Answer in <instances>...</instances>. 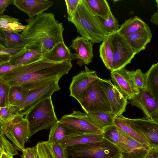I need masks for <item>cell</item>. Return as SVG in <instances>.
I'll return each mask as SVG.
<instances>
[{
	"label": "cell",
	"instance_id": "obj_1",
	"mask_svg": "<svg viewBox=\"0 0 158 158\" xmlns=\"http://www.w3.org/2000/svg\"><path fill=\"white\" fill-rule=\"evenodd\" d=\"M72 67L71 61L55 62L44 57L34 62L19 66L0 75L10 86L21 85L29 91L52 80H60Z\"/></svg>",
	"mask_w": 158,
	"mask_h": 158
},
{
	"label": "cell",
	"instance_id": "obj_2",
	"mask_svg": "<svg viewBox=\"0 0 158 158\" xmlns=\"http://www.w3.org/2000/svg\"><path fill=\"white\" fill-rule=\"evenodd\" d=\"M26 21L27 28L20 34L28 42L40 44L44 54L57 44L64 42L63 24L56 19L53 14L43 12Z\"/></svg>",
	"mask_w": 158,
	"mask_h": 158
},
{
	"label": "cell",
	"instance_id": "obj_3",
	"mask_svg": "<svg viewBox=\"0 0 158 158\" xmlns=\"http://www.w3.org/2000/svg\"><path fill=\"white\" fill-rule=\"evenodd\" d=\"M67 19L74 25L81 36L93 44L102 42L110 35L103 28L98 16L84 0H81L73 16Z\"/></svg>",
	"mask_w": 158,
	"mask_h": 158
},
{
	"label": "cell",
	"instance_id": "obj_4",
	"mask_svg": "<svg viewBox=\"0 0 158 158\" xmlns=\"http://www.w3.org/2000/svg\"><path fill=\"white\" fill-rule=\"evenodd\" d=\"M25 118L28 123L30 137L42 130L50 128L59 121L51 97L33 107L26 114Z\"/></svg>",
	"mask_w": 158,
	"mask_h": 158
},
{
	"label": "cell",
	"instance_id": "obj_5",
	"mask_svg": "<svg viewBox=\"0 0 158 158\" xmlns=\"http://www.w3.org/2000/svg\"><path fill=\"white\" fill-rule=\"evenodd\" d=\"M66 149L71 158H101L121 154L118 147L104 138L98 141L68 146Z\"/></svg>",
	"mask_w": 158,
	"mask_h": 158
},
{
	"label": "cell",
	"instance_id": "obj_6",
	"mask_svg": "<svg viewBox=\"0 0 158 158\" xmlns=\"http://www.w3.org/2000/svg\"><path fill=\"white\" fill-rule=\"evenodd\" d=\"M100 80L95 81L90 84L84 96L78 102L86 113L111 112Z\"/></svg>",
	"mask_w": 158,
	"mask_h": 158
},
{
	"label": "cell",
	"instance_id": "obj_7",
	"mask_svg": "<svg viewBox=\"0 0 158 158\" xmlns=\"http://www.w3.org/2000/svg\"><path fill=\"white\" fill-rule=\"evenodd\" d=\"M114 48L112 68L113 71L125 67L136 54L125 38L118 32L109 35Z\"/></svg>",
	"mask_w": 158,
	"mask_h": 158
},
{
	"label": "cell",
	"instance_id": "obj_8",
	"mask_svg": "<svg viewBox=\"0 0 158 158\" xmlns=\"http://www.w3.org/2000/svg\"><path fill=\"white\" fill-rule=\"evenodd\" d=\"M59 81L58 79L54 80L29 90L24 103L19 108V114L23 116L25 115L36 105L51 97L54 92L60 90L58 84Z\"/></svg>",
	"mask_w": 158,
	"mask_h": 158
},
{
	"label": "cell",
	"instance_id": "obj_9",
	"mask_svg": "<svg viewBox=\"0 0 158 158\" xmlns=\"http://www.w3.org/2000/svg\"><path fill=\"white\" fill-rule=\"evenodd\" d=\"M59 121L79 134L103 133V131L93 123L86 113L79 110L73 111L70 114L63 116Z\"/></svg>",
	"mask_w": 158,
	"mask_h": 158
},
{
	"label": "cell",
	"instance_id": "obj_10",
	"mask_svg": "<svg viewBox=\"0 0 158 158\" xmlns=\"http://www.w3.org/2000/svg\"><path fill=\"white\" fill-rule=\"evenodd\" d=\"M5 135L17 150L23 152L25 142L30 138L28 123L25 117L19 115L8 128Z\"/></svg>",
	"mask_w": 158,
	"mask_h": 158
},
{
	"label": "cell",
	"instance_id": "obj_11",
	"mask_svg": "<svg viewBox=\"0 0 158 158\" xmlns=\"http://www.w3.org/2000/svg\"><path fill=\"white\" fill-rule=\"evenodd\" d=\"M101 79L96 71L90 70L85 65L84 70L73 77L69 88V96L78 102L84 96L90 84Z\"/></svg>",
	"mask_w": 158,
	"mask_h": 158
},
{
	"label": "cell",
	"instance_id": "obj_12",
	"mask_svg": "<svg viewBox=\"0 0 158 158\" xmlns=\"http://www.w3.org/2000/svg\"><path fill=\"white\" fill-rule=\"evenodd\" d=\"M132 72V70H128L124 68L110 72L113 85L129 100L139 92L133 80Z\"/></svg>",
	"mask_w": 158,
	"mask_h": 158
},
{
	"label": "cell",
	"instance_id": "obj_13",
	"mask_svg": "<svg viewBox=\"0 0 158 158\" xmlns=\"http://www.w3.org/2000/svg\"><path fill=\"white\" fill-rule=\"evenodd\" d=\"M100 81L110 105L111 112L116 116L122 114L126 111L128 99L113 85L110 80L101 79Z\"/></svg>",
	"mask_w": 158,
	"mask_h": 158
},
{
	"label": "cell",
	"instance_id": "obj_14",
	"mask_svg": "<svg viewBox=\"0 0 158 158\" xmlns=\"http://www.w3.org/2000/svg\"><path fill=\"white\" fill-rule=\"evenodd\" d=\"M44 54L43 48L40 44L29 42L19 52L11 56L8 63L17 66L25 65L41 59Z\"/></svg>",
	"mask_w": 158,
	"mask_h": 158
},
{
	"label": "cell",
	"instance_id": "obj_15",
	"mask_svg": "<svg viewBox=\"0 0 158 158\" xmlns=\"http://www.w3.org/2000/svg\"><path fill=\"white\" fill-rule=\"evenodd\" d=\"M93 45V44L88 40L81 36H77L72 40L70 46L75 51L72 53L73 60H76L77 64L80 66L91 62L94 57Z\"/></svg>",
	"mask_w": 158,
	"mask_h": 158
},
{
	"label": "cell",
	"instance_id": "obj_16",
	"mask_svg": "<svg viewBox=\"0 0 158 158\" xmlns=\"http://www.w3.org/2000/svg\"><path fill=\"white\" fill-rule=\"evenodd\" d=\"M130 100L131 105L139 108L146 118L153 119L158 109V102L149 92L140 90Z\"/></svg>",
	"mask_w": 158,
	"mask_h": 158
},
{
	"label": "cell",
	"instance_id": "obj_17",
	"mask_svg": "<svg viewBox=\"0 0 158 158\" xmlns=\"http://www.w3.org/2000/svg\"><path fill=\"white\" fill-rule=\"evenodd\" d=\"M138 131L147 140L151 148H158V121L146 117L132 119Z\"/></svg>",
	"mask_w": 158,
	"mask_h": 158
},
{
	"label": "cell",
	"instance_id": "obj_18",
	"mask_svg": "<svg viewBox=\"0 0 158 158\" xmlns=\"http://www.w3.org/2000/svg\"><path fill=\"white\" fill-rule=\"evenodd\" d=\"M54 3L53 2L47 0H14L13 2L19 10L27 14L29 18L44 12Z\"/></svg>",
	"mask_w": 158,
	"mask_h": 158
},
{
	"label": "cell",
	"instance_id": "obj_19",
	"mask_svg": "<svg viewBox=\"0 0 158 158\" xmlns=\"http://www.w3.org/2000/svg\"><path fill=\"white\" fill-rule=\"evenodd\" d=\"M152 37L151 29L147 25L125 37L136 54L146 48L147 44L151 41Z\"/></svg>",
	"mask_w": 158,
	"mask_h": 158
},
{
	"label": "cell",
	"instance_id": "obj_20",
	"mask_svg": "<svg viewBox=\"0 0 158 158\" xmlns=\"http://www.w3.org/2000/svg\"><path fill=\"white\" fill-rule=\"evenodd\" d=\"M102 134L104 138L118 147L121 153L126 152L130 136L114 124L104 128Z\"/></svg>",
	"mask_w": 158,
	"mask_h": 158
},
{
	"label": "cell",
	"instance_id": "obj_21",
	"mask_svg": "<svg viewBox=\"0 0 158 158\" xmlns=\"http://www.w3.org/2000/svg\"><path fill=\"white\" fill-rule=\"evenodd\" d=\"M114 124L132 139L149 146L147 140L135 127L131 118H127L123 114L118 115L115 119Z\"/></svg>",
	"mask_w": 158,
	"mask_h": 158
},
{
	"label": "cell",
	"instance_id": "obj_22",
	"mask_svg": "<svg viewBox=\"0 0 158 158\" xmlns=\"http://www.w3.org/2000/svg\"><path fill=\"white\" fill-rule=\"evenodd\" d=\"M28 42L20 34L8 32L0 30V48L23 49Z\"/></svg>",
	"mask_w": 158,
	"mask_h": 158
},
{
	"label": "cell",
	"instance_id": "obj_23",
	"mask_svg": "<svg viewBox=\"0 0 158 158\" xmlns=\"http://www.w3.org/2000/svg\"><path fill=\"white\" fill-rule=\"evenodd\" d=\"M59 120L50 128L48 142L50 143H60L67 139L80 134Z\"/></svg>",
	"mask_w": 158,
	"mask_h": 158
},
{
	"label": "cell",
	"instance_id": "obj_24",
	"mask_svg": "<svg viewBox=\"0 0 158 158\" xmlns=\"http://www.w3.org/2000/svg\"><path fill=\"white\" fill-rule=\"evenodd\" d=\"M72 53L63 42L56 44L50 50L46 53L43 57L55 62H71L73 60Z\"/></svg>",
	"mask_w": 158,
	"mask_h": 158
},
{
	"label": "cell",
	"instance_id": "obj_25",
	"mask_svg": "<svg viewBox=\"0 0 158 158\" xmlns=\"http://www.w3.org/2000/svg\"><path fill=\"white\" fill-rule=\"evenodd\" d=\"M150 149L149 146L141 143L130 137L126 152L121 153V158H145Z\"/></svg>",
	"mask_w": 158,
	"mask_h": 158
},
{
	"label": "cell",
	"instance_id": "obj_26",
	"mask_svg": "<svg viewBox=\"0 0 158 158\" xmlns=\"http://www.w3.org/2000/svg\"><path fill=\"white\" fill-rule=\"evenodd\" d=\"M18 110V107L10 105L0 108V133L5 135L8 128L19 114Z\"/></svg>",
	"mask_w": 158,
	"mask_h": 158
},
{
	"label": "cell",
	"instance_id": "obj_27",
	"mask_svg": "<svg viewBox=\"0 0 158 158\" xmlns=\"http://www.w3.org/2000/svg\"><path fill=\"white\" fill-rule=\"evenodd\" d=\"M104 138L102 134H80L62 141L60 143L64 148L69 146L86 144L101 141Z\"/></svg>",
	"mask_w": 158,
	"mask_h": 158
},
{
	"label": "cell",
	"instance_id": "obj_28",
	"mask_svg": "<svg viewBox=\"0 0 158 158\" xmlns=\"http://www.w3.org/2000/svg\"><path fill=\"white\" fill-rule=\"evenodd\" d=\"M145 73V89L158 102V62L153 64Z\"/></svg>",
	"mask_w": 158,
	"mask_h": 158
},
{
	"label": "cell",
	"instance_id": "obj_29",
	"mask_svg": "<svg viewBox=\"0 0 158 158\" xmlns=\"http://www.w3.org/2000/svg\"><path fill=\"white\" fill-rule=\"evenodd\" d=\"M86 114L93 123L102 131L106 127L114 125L115 119L117 117L111 112Z\"/></svg>",
	"mask_w": 158,
	"mask_h": 158
},
{
	"label": "cell",
	"instance_id": "obj_30",
	"mask_svg": "<svg viewBox=\"0 0 158 158\" xmlns=\"http://www.w3.org/2000/svg\"><path fill=\"white\" fill-rule=\"evenodd\" d=\"M99 56L106 68L111 71L114 53V48L109 35L100 45Z\"/></svg>",
	"mask_w": 158,
	"mask_h": 158
},
{
	"label": "cell",
	"instance_id": "obj_31",
	"mask_svg": "<svg viewBox=\"0 0 158 158\" xmlns=\"http://www.w3.org/2000/svg\"><path fill=\"white\" fill-rule=\"evenodd\" d=\"M27 25H24L19 19L7 15L0 16V30L8 32L18 33L24 31Z\"/></svg>",
	"mask_w": 158,
	"mask_h": 158
},
{
	"label": "cell",
	"instance_id": "obj_32",
	"mask_svg": "<svg viewBox=\"0 0 158 158\" xmlns=\"http://www.w3.org/2000/svg\"><path fill=\"white\" fill-rule=\"evenodd\" d=\"M147 25L137 16L125 20L118 32L124 37L139 30Z\"/></svg>",
	"mask_w": 158,
	"mask_h": 158
},
{
	"label": "cell",
	"instance_id": "obj_33",
	"mask_svg": "<svg viewBox=\"0 0 158 158\" xmlns=\"http://www.w3.org/2000/svg\"><path fill=\"white\" fill-rule=\"evenodd\" d=\"M10 87V104L19 108L24 103L29 91L21 85H16Z\"/></svg>",
	"mask_w": 158,
	"mask_h": 158
},
{
	"label": "cell",
	"instance_id": "obj_34",
	"mask_svg": "<svg viewBox=\"0 0 158 158\" xmlns=\"http://www.w3.org/2000/svg\"><path fill=\"white\" fill-rule=\"evenodd\" d=\"M93 13L97 16L106 19L111 12L106 0H84Z\"/></svg>",
	"mask_w": 158,
	"mask_h": 158
},
{
	"label": "cell",
	"instance_id": "obj_35",
	"mask_svg": "<svg viewBox=\"0 0 158 158\" xmlns=\"http://www.w3.org/2000/svg\"><path fill=\"white\" fill-rule=\"evenodd\" d=\"M98 17L102 27L109 34L118 31L119 27L118 22L112 12L106 19L100 17Z\"/></svg>",
	"mask_w": 158,
	"mask_h": 158
},
{
	"label": "cell",
	"instance_id": "obj_36",
	"mask_svg": "<svg viewBox=\"0 0 158 158\" xmlns=\"http://www.w3.org/2000/svg\"><path fill=\"white\" fill-rule=\"evenodd\" d=\"M36 146L37 150V158H55L51 144L48 141L39 142Z\"/></svg>",
	"mask_w": 158,
	"mask_h": 158
},
{
	"label": "cell",
	"instance_id": "obj_37",
	"mask_svg": "<svg viewBox=\"0 0 158 158\" xmlns=\"http://www.w3.org/2000/svg\"><path fill=\"white\" fill-rule=\"evenodd\" d=\"M10 86L4 80L0 78V108L9 105V93Z\"/></svg>",
	"mask_w": 158,
	"mask_h": 158
},
{
	"label": "cell",
	"instance_id": "obj_38",
	"mask_svg": "<svg viewBox=\"0 0 158 158\" xmlns=\"http://www.w3.org/2000/svg\"><path fill=\"white\" fill-rule=\"evenodd\" d=\"M5 135L0 133V153H5L13 156L18 155L17 149L6 139Z\"/></svg>",
	"mask_w": 158,
	"mask_h": 158
},
{
	"label": "cell",
	"instance_id": "obj_39",
	"mask_svg": "<svg viewBox=\"0 0 158 158\" xmlns=\"http://www.w3.org/2000/svg\"><path fill=\"white\" fill-rule=\"evenodd\" d=\"M132 77L134 83L139 91L145 89V73H143L140 69H137L135 71L132 70Z\"/></svg>",
	"mask_w": 158,
	"mask_h": 158
},
{
	"label": "cell",
	"instance_id": "obj_40",
	"mask_svg": "<svg viewBox=\"0 0 158 158\" xmlns=\"http://www.w3.org/2000/svg\"><path fill=\"white\" fill-rule=\"evenodd\" d=\"M51 145L55 158H69L66 148H64L60 143H51Z\"/></svg>",
	"mask_w": 158,
	"mask_h": 158
},
{
	"label": "cell",
	"instance_id": "obj_41",
	"mask_svg": "<svg viewBox=\"0 0 158 158\" xmlns=\"http://www.w3.org/2000/svg\"><path fill=\"white\" fill-rule=\"evenodd\" d=\"M81 0H65L67 19L72 18L76 11Z\"/></svg>",
	"mask_w": 158,
	"mask_h": 158
},
{
	"label": "cell",
	"instance_id": "obj_42",
	"mask_svg": "<svg viewBox=\"0 0 158 158\" xmlns=\"http://www.w3.org/2000/svg\"><path fill=\"white\" fill-rule=\"evenodd\" d=\"M22 158H37V146L25 148L22 152Z\"/></svg>",
	"mask_w": 158,
	"mask_h": 158
},
{
	"label": "cell",
	"instance_id": "obj_43",
	"mask_svg": "<svg viewBox=\"0 0 158 158\" xmlns=\"http://www.w3.org/2000/svg\"><path fill=\"white\" fill-rule=\"evenodd\" d=\"M19 66L13 65L8 63L0 65V75L7 73Z\"/></svg>",
	"mask_w": 158,
	"mask_h": 158
},
{
	"label": "cell",
	"instance_id": "obj_44",
	"mask_svg": "<svg viewBox=\"0 0 158 158\" xmlns=\"http://www.w3.org/2000/svg\"><path fill=\"white\" fill-rule=\"evenodd\" d=\"M23 49H6L0 48V54L6 53L12 56L19 52Z\"/></svg>",
	"mask_w": 158,
	"mask_h": 158
},
{
	"label": "cell",
	"instance_id": "obj_45",
	"mask_svg": "<svg viewBox=\"0 0 158 158\" xmlns=\"http://www.w3.org/2000/svg\"><path fill=\"white\" fill-rule=\"evenodd\" d=\"M14 0H0V14L2 15L7 6L13 3Z\"/></svg>",
	"mask_w": 158,
	"mask_h": 158
},
{
	"label": "cell",
	"instance_id": "obj_46",
	"mask_svg": "<svg viewBox=\"0 0 158 158\" xmlns=\"http://www.w3.org/2000/svg\"><path fill=\"white\" fill-rule=\"evenodd\" d=\"M145 158H158V148H151Z\"/></svg>",
	"mask_w": 158,
	"mask_h": 158
},
{
	"label": "cell",
	"instance_id": "obj_47",
	"mask_svg": "<svg viewBox=\"0 0 158 158\" xmlns=\"http://www.w3.org/2000/svg\"><path fill=\"white\" fill-rule=\"evenodd\" d=\"M11 56L6 53L0 54V65L8 63Z\"/></svg>",
	"mask_w": 158,
	"mask_h": 158
},
{
	"label": "cell",
	"instance_id": "obj_48",
	"mask_svg": "<svg viewBox=\"0 0 158 158\" xmlns=\"http://www.w3.org/2000/svg\"><path fill=\"white\" fill-rule=\"evenodd\" d=\"M0 153V158H13V156L1 152Z\"/></svg>",
	"mask_w": 158,
	"mask_h": 158
},
{
	"label": "cell",
	"instance_id": "obj_49",
	"mask_svg": "<svg viewBox=\"0 0 158 158\" xmlns=\"http://www.w3.org/2000/svg\"><path fill=\"white\" fill-rule=\"evenodd\" d=\"M101 158H121V154H117Z\"/></svg>",
	"mask_w": 158,
	"mask_h": 158
},
{
	"label": "cell",
	"instance_id": "obj_50",
	"mask_svg": "<svg viewBox=\"0 0 158 158\" xmlns=\"http://www.w3.org/2000/svg\"><path fill=\"white\" fill-rule=\"evenodd\" d=\"M153 119L155 120H158V109Z\"/></svg>",
	"mask_w": 158,
	"mask_h": 158
},
{
	"label": "cell",
	"instance_id": "obj_51",
	"mask_svg": "<svg viewBox=\"0 0 158 158\" xmlns=\"http://www.w3.org/2000/svg\"><path fill=\"white\" fill-rule=\"evenodd\" d=\"M156 2L157 3V6H158V0H156Z\"/></svg>",
	"mask_w": 158,
	"mask_h": 158
},
{
	"label": "cell",
	"instance_id": "obj_52",
	"mask_svg": "<svg viewBox=\"0 0 158 158\" xmlns=\"http://www.w3.org/2000/svg\"><path fill=\"white\" fill-rule=\"evenodd\" d=\"M158 7V6H157Z\"/></svg>",
	"mask_w": 158,
	"mask_h": 158
},
{
	"label": "cell",
	"instance_id": "obj_53",
	"mask_svg": "<svg viewBox=\"0 0 158 158\" xmlns=\"http://www.w3.org/2000/svg\"><path fill=\"white\" fill-rule=\"evenodd\" d=\"M157 120L158 121V120Z\"/></svg>",
	"mask_w": 158,
	"mask_h": 158
}]
</instances>
